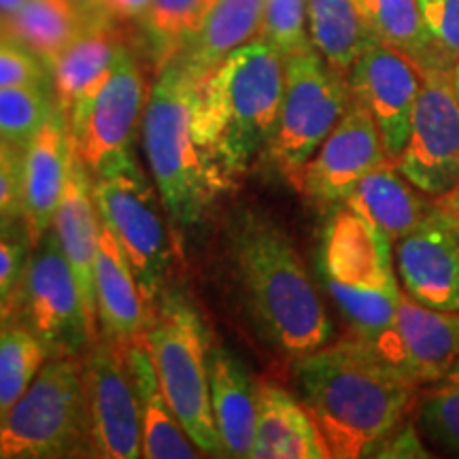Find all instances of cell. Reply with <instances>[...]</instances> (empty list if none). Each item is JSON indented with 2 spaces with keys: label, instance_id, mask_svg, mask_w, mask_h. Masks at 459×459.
Instances as JSON below:
<instances>
[{
  "label": "cell",
  "instance_id": "cell-34",
  "mask_svg": "<svg viewBox=\"0 0 459 459\" xmlns=\"http://www.w3.org/2000/svg\"><path fill=\"white\" fill-rule=\"evenodd\" d=\"M260 39L271 43L283 57L311 48L307 0H264Z\"/></svg>",
  "mask_w": 459,
  "mask_h": 459
},
{
  "label": "cell",
  "instance_id": "cell-7",
  "mask_svg": "<svg viewBox=\"0 0 459 459\" xmlns=\"http://www.w3.org/2000/svg\"><path fill=\"white\" fill-rule=\"evenodd\" d=\"M351 105L347 74L308 48L285 57V90L268 158L298 189L304 166Z\"/></svg>",
  "mask_w": 459,
  "mask_h": 459
},
{
  "label": "cell",
  "instance_id": "cell-17",
  "mask_svg": "<svg viewBox=\"0 0 459 459\" xmlns=\"http://www.w3.org/2000/svg\"><path fill=\"white\" fill-rule=\"evenodd\" d=\"M366 344L387 366L426 387L459 359V311L423 307L402 291L394 324Z\"/></svg>",
  "mask_w": 459,
  "mask_h": 459
},
{
  "label": "cell",
  "instance_id": "cell-43",
  "mask_svg": "<svg viewBox=\"0 0 459 459\" xmlns=\"http://www.w3.org/2000/svg\"><path fill=\"white\" fill-rule=\"evenodd\" d=\"M7 324H11V313L3 307V304H0V328H3V325H7Z\"/></svg>",
  "mask_w": 459,
  "mask_h": 459
},
{
  "label": "cell",
  "instance_id": "cell-35",
  "mask_svg": "<svg viewBox=\"0 0 459 459\" xmlns=\"http://www.w3.org/2000/svg\"><path fill=\"white\" fill-rule=\"evenodd\" d=\"M423 30L445 71L459 62V0H417Z\"/></svg>",
  "mask_w": 459,
  "mask_h": 459
},
{
  "label": "cell",
  "instance_id": "cell-18",
  "mask_svg": "<svg viewBox=\"0 0 459 459\" xmlns=\"http://www.w3.org/2000/svg\"><path fill=\"white\" fill-rule=\"evenodd\" d=\"M117 26V22L108 17L90 22L88 28L62 51L51 68L57 107L66 115L68 134L73 143L82 136L91 102L107 82L119 49L126 45L124 34Z\"/></svg>",
  "mask_w": 459,
  "mask_h": 459
},
{
  "label": "cell",
  "instance_id": "cell-29",
  "mask_svg": "<svg viewBox=\"0 0 459 459\" xmlns=\"http://www.w3.org/2000/svg\"><path fill=\"white\" fill-rule=\"evenodd\" d=\"M213 3L215 0H153L139 20V28L156 74L196 37Z\"/></svg>",
  "mask_w": 459,
  "mask_h": 459
},
{
  "label": "cell",
  "instance_id": "cell-31",
  "mask_svg": "<svg viewBox=\"0 0 459 459\" xmlns=\"http://www.w3.org/2000/svg\"><path fill=\"white\" fill-rule=\"evenodd\" d=\"M49 358L45 342L24 325L11 321L0 328V421L32 385Z\"/></svg>",
  "mask_w": 459,
  "mask_h": 459
},
{
  "label": "cell",
  "instance_id": "cell-37",
  "mask_svg": "<svg viewBox=\"0 0 459 459\" xmlns=\"http://www.w3.org/2000/svg\"><path fill=\"white\" fill-rule=\"evenodd\" d=\"M30 251V240L22 223L0 230V304L11 315Z\"/></svg>",
  "mask_w": 459,
  "mask_h": 459
},
{
  "label": "cell",
  "instance_id": "cell-36",
  "mask_svg": "<svg viewBox=\"0 0 459 459\" xmlns=\"http://www.w3.org/2000/svg\"><path fill=\"white\" fill-rule=\"evenodd\" d=\"M24 149L0 139V230L17 226L24 215Z\"/></svg>",
  "mask_w": 459,
  "mask_h": 459
},
{
  "label": "cell",
  "instance_id": "cell-4",
  "mask_svg": "<svg viewBox=\"0 0 459 459\" xmlns=\"http://www.w3.org/2000/svg\"><path fill=\"white\" fill-rule=\"evenodd\" d=\"M203 79L179 57L158 73L149 91L141 132L149 172L172 220L192 226L206 213L221 181L192 134V108Z\"/></svg>",
  "mask_w": 459,
  "mask_h": 459
},
{
  "label": "cell",
  "instance_id": "cell-30",
  "mask_svg": "<svg viewBox=\"0 0 459 459\" xmlns=\"http://www.w3.org/2000/svg\"><path fill=\"white\" fill-rule=\"evenodd\" d=\"M355 7L375 41L400 49L417 62L423 73L443 68L423 30L417 0H355Z\"/></svg>",
  "mask_w": 459,
  "mask_h": 459
},
{
  "label": "cell",
  "instance_id": "cell-9",
  "mask_svg": "<svg viewBox=\"0 0 459 459\" xmlns=\"http://www.w3.org/2000/svg\"><path fill=\"white\" fill-rule=\"evenodd\" d=\"M11 321L41 338L51 358L82 355L99 341V332L91 328L82 290L54 230L28 255Z\"/></svg>",
  "mask_w": 459,
  "mask_h": 459
},
{
  "label": "cell",
  "instance_id": "cell-14",
  "mask_svg": "<svg viewBox=\"0 0 459 459\" xmlns=\"http://www.w3.org/2000/svg\"><path fill=\"white\" fill-rule=\"evenodd\" d=\"M387 160L377 122L351 99L341 122L304 166L298 192L321 211L338 209L347 203L358 183Z\"/></svg>",
  "mask_w": 459,
  "mask_h": 459
},
{
  "label": "cell",
  "instance_id": "cell-42",
  "mask_svg": "<svg viewBox=\"0 0 459 459\" xmlns=\"http://www.w3.org/2000/svg\"><path fill=\"white\" fill-rule=\"evenodd\" d=\"M22 4H24V0H0V17H7L11 13H15Z\"/></svg>",
  "mask_w": 459,
  "mask_h": 459
},
{
  "label": "cell",
  "instance_id": "cell-40",
  "mask_svg": "<svg viewBox=\"0 0 459 459\" xmlns=\"http://www.w3.org/2000/svg\"><path fill=\"white\" fill-rule=\"evenodd\" d=\"M153 0H102V11L108 20L124 24V22H139Z\"/></svg>",
  "mask_w": 459,
  "mask_h": 459
},
{
  "label": "cell",
  "instance_id": "cell-38",
  "mask_svg": "<svg viewBox=\"0 0 459 459\" xmlns=\"http://www.w3.org/2000/svg\"><path fill=\"white\" fill-rule=\"evenodd\" d=\"M11 85H54V82L41 57L20 43L0 37V88Z\"/></svg>",
  "mask_w": 459,
  "mask_h": 459
},
{
  "label": "cell",
  "instance_id": "cell-20",
  "mask_svg": "<svg viewBox=\"0 0 459 459\" xmlns=\"http://www.w3.org/2000/svg\"><path fill=\"white\" fill-rule=\"evenodd\" d=\"M100 228L102 221L94 203V177L73 145L65 196L57 206L51 230L56 232L62 251L71 264L74 279L82 290L88 319L96 332H99V311H96L94 264L96 251H99Z\"/></svg>",
  "mask_w": 459,
  "mask_h": 459
},
{
  "label": "cell",
  "instance_id": "cell-41",
  "mask_svg": "<svg viewBox=\"0 0 459 459\" xmlns=\"http://www.w3.org/2000/svg\"><path fill=\"white\" fill-rule=\"evenodd\" d=\"M82 13L88 17V20H100V17H107L105 11H102V0H73Z\"/></svg>",
  "mask_w": 459,
  "mask_h": 459
},
{
  "label": "cell",
  "instance_id": "cell-46",
  "mask_svg": "<svg viewBox=\"0 0 459 459\" xmlns=\"http://www.w3.org/2000/svg\"><path fill=\"white\" fill-rule=\"evenodd\" d=\"M443 203H445L446 206H451L453 211H457V213H459V203H446V200H443Z\"/></svg>",
  "mask_w": 459,
  "mask_h": 459
},
{
  "label": "cell",
  "instance_id": "cell-23",
  "mask_svg": "<svg viewBox=\"0 0 459 459\" xmlns=\"http://www.w3.org/2000/svg\"><path fill=\"white\" fill-rule=\"evenodd\" d=\"M332 453L317 423L296 395L260 383L251 459H330Z\"/></svg>",
  "mask_w": 459,
  "mask_h": 459
},
{
  "label": "cell",
  "instance_id": "cell-6",
  "mask_svg": "<svg viewBox=\"0 0 459 459\" xmlns=\"http://www.w3.org/2000/svg\"><path fill=\"white\" fill-rule=\"evenodd\" d=\"M88 455L82 355H54L0 421V457Z\"/></svg>",
  "mask_w": 459,
  "mask_h": 459
},
{
  "label": "cell",
  "instance_id": "cell-26",
  "mask_svg": "<svg viewBox=\"0 0 459 459\" xmlns=\"http://www.w3.org/2000/svg\"><path fill=\"white\" fill-rule=\"evenodd\" d=\"M264 0H215L196 37L179 60L200 79L209 77L234 49L262 37Z\"/></svg>",
  "mask_w": 459,
  "mask_h": 459
},
{
  "label": "cell",
  "instance_id": "cell-24",
  "mask_svg": "<svg viewBox=\"0 0 459 459\" xmlns=\"http://www.w3.org/2000/svg\"><path fill=\"white\" fill-rule=\"evenodd\" d=\"M132 383L141 412V457L145 459H196L200 453L186 428L172 412L160 387L156 366L145 336L126 344Z\"/></svg>",
  "mask_w": 459,
  "mask_h": 459
},
{
  "label": "cell",
  "instance_id": "cell-1",
  "mask_svg": "<svg viewBox=\"0 0 459 459\" xmlns=\"http://www.w3.org/2000/svg\"><path fill=\"white\" fill-rule=\"evenodd\" d=\"M291 375L336 459L375 457L423 389L353 336L291 359Z\"/></svg>",
  "mask_w": 459,
  "mask_h": 459
},
{
  "label": "cell",
  "instance_id": "cell-19",
  "mask_svg": "<svg viewBox=\"0 0 459 459\" xmlns=\"http://www.w3.org/2000/svg\"><path fill=\"white\" fill-rule=\"evenodd\" d=\"M73 141L66 115L57 107L43 130L24 149V226L34 249L54 226L71 170Z\"/></svg>",
  "mask_w": 459,
  "mask_h": 459
},
{
  "label": "cell",
  "instance_id": "cell-25",
  "mask_svg": "<svg viewBox=\"0 0 459 459\" xmlns=\"http://www.w3.org/2000/svg\"><path fill=\"white\" fill-rule=\"evenodd\" d=\"M436 200L412 186L395 162L387 160L358 183L344 206L387 234L392 243H398L421 223Z\"/></svg>",
  "mask_w": 459,
  "mask_h": 459
},
{
  "label": "cell",
  "instance_id": "cell-21",
  "mask_svg": "<svg viewBox=\"0 0 459 459\" xmlns=\"http://www.w3.org/2000/svg\"><path fill=\"white\" fill-rule=\"evenodd\" d=\"M94 283L100 336L119 344H130L145 336L156 319V311L143 298L128 257L105 223L96 251Z\"/></svg>",
  "mask_w": 459,
  "mask_h": 459
},
{
  "label": "cell",
  "instance_id": "cell-28",
  "mask_svg": "<svg viewBox=\"0 0 459 459\" xmlns=\"http://www.w3.org/2000/svg\"><path fill=\"white\" fill-rule=\"evenodd\" d=\"M307 17L311 45L342 74L351 71L361 51L375 41L355 0H307Z\"/></svg>",
  "mask_w": 459,
  "mask_h": 459
},
{
  "label": "cell",
  "instance_id": "cell-45",
  "mask_svg": "<svg viewBox=\"0 0 459 459\" xmlns=\"http://www.w3.org/2000/svg\"><path fill=\"white\" fill-rule=\"evenodd\" d=\"M438 200H446V203H459V186L453 189L451 194H446L445 198H438Z\"/></svg>",
  "mask_w": 459,
  "mask_h": 459
},
{
  "label": "cell",
  "instance_id": "cell-8",
  "mask_svg": "<svg viewBox=\"0 0 459 459\" xmlns=\"http://www.w3.org/2000/svg\"><path fill=\"white\" fill-rule=\"evenodd\" d=\"M94 203L100 221L111 230L128 257L143 298L158 311L170 273L172 247L156 189L136 158L94 177Z\"/></svg>",
  "mask_w": 459,
  "mask_h": 459
},
{
  "label": "cell",
  "instance_id": "cell-16",
  "mask_svg": "<svg viewBox=\"0 0 459 459\" xmlns=\"http://www.w3.org/2000/svg\"><path fill=\"white\" fill-rule=\"evenodd\" d=\"M351 99L372 115L392 162L400 158L411 134L412 107L423 71L400 49L372 41L347 73Z\"/></svg>",
  "mask_w": 459,
  "mask_h": 459
},
{
  "label": "cell",
  "instance_id": "cell-11",
  "mask_svg": "<svg viewBox=\"0 0 459 459\" xmlns=\"http://www.w3.org/2000/svg\"><path fill=\"white\" fill-rule=\"evenodd\" d=\"M88 455L141 457V412L126 344L100 336L83 355Z\"/></svg>",
  "mask_w": 459,
  "mask_h": 459
},
{
  "label": "cell",
  "instance_id": "cell-33",
  "mask_svg": "<svg viewBox=\"0 0 459 459\" xmlns=\"http://www.w3.org/2000/svg\"><path fill=\"white\" fill-rule=\"evenodd\" d=\"M419 429L438 449L459 457V359L421 389L419 395Z\"/></svg>",
  "mask_w": 459,
  "mask_h": 459
},
{
  "label": "cell",
  "instance_id": "cell-5",
  "mask_svg": "<svg viewBox=\"0 0 459 459\" xmlns=\"http://www.w3.org/2000/svg\"><path fill=\"white\" fill-rule=\"evenodd\" d=\"M160 387L189 438L204 455L223 457L209 389V332L179 290H166L145 334Z\"/></svg>",
  "mask_w": 459,
  "mask_h": 459
},
{
  "label": "cell",
  "instance_id": "cell-22",
  "mask_svg": "<svg viewBox=\"0 0 459 459\" xmlns=\"http://www.w3.org/2000/svg\"><path fill=\"white\" fill-rule=\"evenodd\" d=\"M257 383L245 361L221 344L209 349L211 409L223 457H251L257 421Z\"/></svg>",
  "mask_w": 459,
  "mask_h": 459
},
{
  "label": "cell",
  "instance_id": "cell-3",
  "mask_svg": "<svg viewBox=\"0 0 459 459\" xmlns=\"http://www.w3.org/2000/svg\"><path fill=\"white\" fill-rule=\"evenodd\" d=\"M285 90V57L257 39L234 49L198 85L192 134L223 187L271 145Z\"/></svg>",
  "mask_w": 459,
  "mask_h": 459
},
{
  "label": "cell",
  "instance_id": "cell-13",
  "mask_svg": "<svg viewBox=\"0 0 459 459\" xmlns=\"http://www.w3.org/2000/svg\"><path fill=\"white\" fill-rule=\"evenodd\" d=\"M149 91L139 57L126 43L91 102L82 136L73 143L91 177L105 175L134 158L132 145L143 122Z\"/></svg>",
  "mask_w": 459,
  "mask_h": 459
},
{
  "label": "cell",
  "instance_id": "cell-12",
  "mask_svg": "<svg viewBox=\"0 0 459 459\" xmlns=\"http://www.w3.org/2000/svg\"><path fill=\"white\" fill-rule=\"evenodd\" d=\"M319 273L334 304L355 296L402 291L392 238L344 204L332 209L325 221Z\"/></svg>",
  "mask_w": 459,
  "mask_h": 459
},
{
  "label": "cell",
  "instance_id": "cell-39",
  "mask_svg": "<svg viewBox=\"0 0 459 459\" xmlns=\"http://www.w3.org/2000/svg\"><path fill=\"white\" fill-rule=\"evenodd\" d=\"M375 457H432L426 453L421 434L412 421L400 423L392 434L387 436L385 443L378 446Z\"/></svg>",
  "mask_w": 459,
  "mask_h": 459
},
{
  "label": "cell",
  "instance_id": "cell-15",
  "mask_svg": "<svg viewBox=\"0 0 459 459\" xmlns=\"http://www.w3.org/2000/svg\"><path fill=\"white\" fill-rule=\"evenodd\" d=\"M402 291L423 307L459 311V213L436 200L415 230L394 243Z\"/></svg>",
  "mask_w": 459,
  "mask_h": 459
},
{
  "label": "cell",
  "instance_id": "cell-27",
  "mask_svg": "<svg viewBox=\"0 0 459 459\" xmlns=\"http://www.w3.org/2000/svg\"><path fill=\"white\" fill-rule=\"evenodd\" d=\"M90 22L73 0H24L15 13L0 17V37L30 49L51 71Z\"/></svg>",
  "mask_w": 459,
  "mask_h": 459
},
{
  "label": "cell",
  "instance_id": "cell-32",
  "mask_svg": "<svg viewBox=\"0 0 459 459\" xmlns=\"http://www.w3.org/2000/svg\"><path fill=\"white\" fill-rule=\"evenodd\" d=\"M57 108L54 85L0 88V139L26 149Z\"/></svg>",
  "mask_w": 459,
  "mask_h": 459
},
{
  "label": "cell",
  "instance_id": "cell-2",
  "mask_svg": "<svg viewBox=\"0 0 459 459\" xmlns=\"http://www.w3.org/2000/svg\"><path fill=\"white\" fill-rule=\"evenodd\" d=\"M230 254L247 317L273 351L296 359L332 341V321L290 234L257 209L228 228Z\"/></svg>",
  "mask_w": 459,
  "mask_h": 459
},
{
  "label": "cell",
  "instance_id": "cell-10",
  "mask_svg": "<svg viewBox=\"0 0 459 459\" xmlns=\"http://www.w3.org/2000/svg\"><path fill=\"white\" fill-rule=\"evenodd\" d=\"M395 166L432 198H445L459 186V96L451 71L423 73L409 141Z\"/></svg>",
  "mask_w": 459,
  "mask_h": 459
},
{
  "label": "cell",
  "instance_id": "cell-44",
  "mask_svg": "<svg viewBox=\"0 0 459 459\" xmlns=\"http://www.w3.org/2000/svg\"><path fill=\"white\" fill-rule=\"evenodd\" d=\"M451 79H453V85H455V91H457V96H459V62H457L455 66H453Z\"/></svg>",
  "mask_w": 459,
  "mask_h": 459
}]
</instances>
